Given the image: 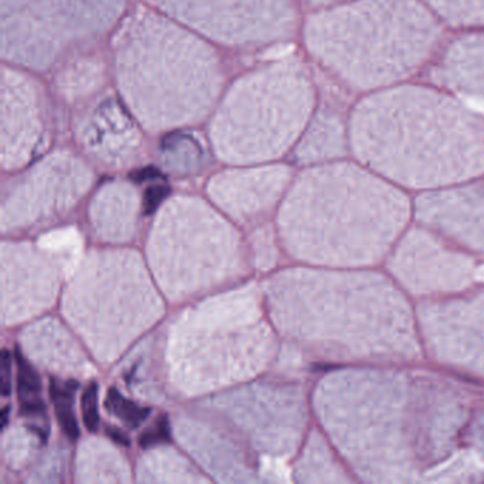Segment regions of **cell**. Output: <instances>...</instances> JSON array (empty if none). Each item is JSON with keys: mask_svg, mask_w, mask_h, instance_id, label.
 <instances>
[{"mask_svg": "<svg viewBox=\"0 0 484 484\" xmlns=\"http://www.w3.org/2000/svg\"><path fill=\"white\" fill-rule=\"evenodd\" d=\"M355 154L409 180L484 169V121L442 89L397 84L368 93L349 116Z\"/></svg>", "mask_w": 484, "mask_h": 484, "instance_id": "1", "label": "cell"}, {"mask_svg": "<svg viewBox=\"0 0 484 484\" xmlns=\"http://www.w3.org/2000/svg\"><path fill=\"white\" fill-rule=\"evenodd\" d=\"M440 37L439 20L420 0H349L310 27L322 63L351 88L370 93L410 77Z\"/></svg>", "mask_w": 484, "mask_h": 484, "instance_id": "2", "label": "cell"}, {"mask_svg": "<svg viewBox=\"0 0 484 484\" xmlns=\"http://www.w3.org/2000/svg\"><path fill=\"white\" fill-rule=\"evenodd\" d=\"M431 78L447 93L484 107V32L453 40L433 64Z\"/></svg>", "mask_w": 484, "mask_h": 484, "instance_id": "3", "label": "cell"}, {"mask_svg": "<svg viewBox=\"0 0 484 484\" xmlns=\"http://www.w3.org/2000/svg\"><path fill=\"white\" fill-rule=\"evenodd\" d=\"M431 12L456 27H484V0H423Z\"/></svg>", "mask_w": 484, "mask_h": 484, "instance_id": "4", "label": "cell"}, {"mask_svg": "<svg viewBox=\"0 0 484 484\" xmlns=\"http://www.w3.org/2000/svg\"><path fill=\"white\" fill-rule=\"evenodd\" d=\"M78 389L77 381H60L53 378L50 381V398L55 408V416L62 432L71 442L80 438V426L76 417L73 402L74 395Z\"/></svg>", "mask_w": 484, "mask_h": 484, "instance_id": "5", "label": "cell"}, {"mask_svg": "<svg viewBox=\"0 0 484 484\" xmlns=\"http://www.w3.org/2000/svg\"><path fill=\"white\" fill-rule=\"evenodd\" d=\"M105 408L130 429L139 428L150 415V408L142 406L124 395L116 388H110L105 397Z\"/></svg>", "mask_w": 484, "mask_h": 484, "instance_id": "6", "label": "cell"}, {"mask_svg": "<svg viewBox=\"0 0 484 484\" xmlns=\"http://www.w3.org/2000/svg\"><path fill=\"white\" fill-rule=\"evenodd\" d=\"M16 367H17V393L19 399H33L40 398L42 379L32 364L20 354L16 352Z\"/></svg>", "mask_w": 484, "mask_h": 484, "instance_id": "7", "label": "cell"}, {"mask_svg": "<svg viewBox=\"0 0 484 484\" xmlns=\"http://www.w3.org/2000/svg\"><path fill=\"white\" fill-rule=\"evenodd\" d=\"M81 415L83 423L88 432H97L100 428V410H98V385L89 383L81 395Z\"/></svg>", "mask_w": 484, "mask_h": 484, "instance_id": "8", "label": "cell"}, {"mask_svg": "<svg viewBox=\"0 0 484 484\" xmlns=\"http://www.w3.org/2000/svg\"><path fill=\"white\" fill-rule=\"evenodd\" d=\"M171 428L166 413H161L149 428H146L139 436V446L142 449H149L158 444L171 443Z\"/></svg>", "mask_w": 484, "mask_h": 484, "instance_id": "9", "label": "cell"}, {"mask_svg": "<svg viewBox=\"0 0 484 484\" xmlns=\"http://www.w3.org/2000/svg\"><path fill=\"white\" fill-rule=\"evenodd\" d=\"M171 193V188L166 185H153L149 187L145 191L144 195V202H142V209H144V215L149 216L154 215L157 209L161 206V203L169 196Z\"/></svg>", "mask_w": 484, "mask_h": 484, "instance_id": "10", "label": "cell"}, {"mask_svg": "<svg viewBox=\"0 0 484 484\" xmlns=\"http://www.w3.org/2000/svg\"><path fill=\"white\" fill-rule=\"evenodd\" d=\"M0 390L5 398L12 393V355L8 349H3L0 362Z\"/></svg>", "mask_w": 484, "mask_h": 484, "instance_id": "11", "label": "cell"}, {"mask_svg": "<svg viewBox=\"0 0 484 484\" xmlns=\"http://www.w3.org/2000/svg\"><path fill=\"white\" fill-rule=\"evenodd\" d=\"M20 413L26 417H43L47 413L46 404L42 398L20 401Z\"/></svg>", "mask_w": 484, "mask_h": 484, "instance_id": "12", "label": "cell"}, {"mask_svg": "<svg viewBox=\"0 0 484 484\" xmlns=\"http://www.w3.org/2000/svg\"><path fill=\"white\" fill-rule=\"evenodd\" d=\"M130 178H131V180H134V182L142 184V182H146V180H154V179L162 178V173L155 166H145V168L134 171L130 175Z\"/></svg>", "mask_w": 484, "mask_h": 484, "instance_id": "13", "label": "cell"}, {"mask_svg": "<svg viewBox=\"0 0 484 484\" xmlns=\"http://www.w3.org/2000/svg\"><path fill=\"white\" fill-rule=\"evenodd\" d=\"M105 435H107L112 442H115L116 444L130 446V439H128L127 433L123 432L121 429H118V428H115V426L108 425V426L105 428Z\"/></svg>", "mask_w": 484, "mask_h": 484, "instance_id": "14", "label": "cell"}, {"mask_svg": "<svg viewBox=\"0 0 484 484\" xmlns=\"http://www.w3.org/2000/svg\"><path fill=\"white\" fill-rule=\"evenodd\" d=\"M316 2H320V3H345V2H349V0H316Z\"/></svg>", "mask_w": 484, "mask_h": 484, "instance_id": "15", "label": "cell"}, {"mask_svg": "<svg viewBox=\"0 0 484 484\" xmlns=\"http://www.w3.org/2000/svg\"><path fill=\"white\" fill-rule=\"evenodd\" d=\"M8 416H9V408H5V410H3V426H6V423H8Z\"/></svg>", "mask_w": 484, "mask_h": 484, "instance_id": "16", "label": "cell"}]
</instances>
